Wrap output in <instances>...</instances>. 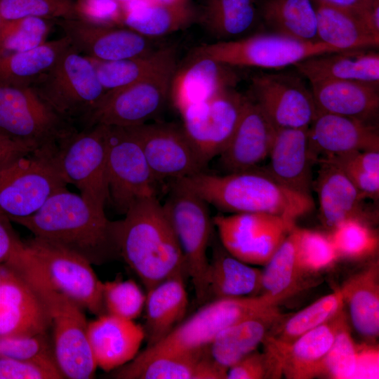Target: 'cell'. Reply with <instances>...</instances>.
Wrapping results in <instances>:
<instances>
[{
  "mask_svg": "<svg viewBox=\"0 0 379 379\" xmlns=\"http://www.w3.org/2000/svg\"><path fill=\"white\" fill-rule=\"evenodd\" d=\"M74 129L32 87L0 84V135L34 149L58 145Z\"/></svg>",
  "mask_w": 379,
  "mask_h": 379,
  "instance_id": "obj_9",
  "label": "cell"
},
{
  "mask_svg": "<svg viewBox=\"0 0 379 379\" xmlns=\"http://www.w3.org/2000/svg\"><path fill=\"white\" fill-rule=\"evenodd\" d=\"M309 144L317 161L359 150H379L375 124L318 112L307 128Z\"/></svg>",
  "mask_w": 379,
  "mask_h": 379,
  "instance_id": "obj_21",
  "label": "cell"
},
{
  "mask_svg": "<svg viewBox=\"0 0 379 379\" xmlns=\"http://www.w3.org/2000/svg\"><path fill=\"white\" fill-rule=\"evenodd\" d=\"M212 220L222 247L239 260L257 265L268 262L295 225V220L285 216L261 213L218 215Z\"/></svg>",
  "mask_w": 379,
  "mask_h": 379,
  "instance_id": "obj_14",
  "label": "cell"
},
{
  "mask_svg": "<svg viewBox=\"0 0 379 379\" xmlns=\"http://www.w3.org/2000/svg\"><path fill=\"white\" fill-rule=\"evenodd\" d=\"M77 0H0V17L4 22L27 17L53 20L77 19Z\"/></svg>",
  "mask_w": 379,
  "mask_h": 379,
  "instance_id": "obj_48",
  "label": "cell"
},
{
  "mask_svg": "<svg viewBox=\"0 0 379 379\" xmlns=\"http://www.w3.org/2000/svg\"><path fill=\"white\" fill-rule=\"evenodd\" d=\"M87 332L97 366L107 372L133 360L145 339L143 326L109 314L89 322Z\"/></svg>",
  "mask_w": 379,
  "mask_h": 379,
  "instance_id": "obj_27",
  "label": "cell"
},
{
  "mask_svg": "<svg viewBox=\"0 0 379 379\" xmlns=\"http://www.w3.org/2000/svg\"><path fill=\"white\" fill-rule=\"evenodd\" d=\"M278 308L262 295L208 301L168 335L143 350L149 354L189 352L206 348L223 330L238 321Z\"/></svg>",
  "mask_w": 379,
  "mask_h": 379,
  "instance_id": "obj_7",
  "label": "cell"
},
{
  "mask_svg": "<svg viewBox=\"0 0 379 379\" xmlns=\"http://www.w3.org/2000/svg\"><path fill=\"white\" fill-rule=\"evenodd\" d=\"M8 266L25 279L42 300L51 322L56 361L65 378H93L97 364L83 308L52 284L26 246Z\"/></svg>",
  "mask_w": 379,
  "mask_h": 379,
  "instance_id": "obj_4",
  "label": "cell"
},
{
  "mask_svg": "<svg viewBox=\"0 0 379 379\" xmlns=\"http://www.w3.org/2000/svg\"><path fill=\"white\" fill-rule=\"evenodd\" d=\"M293 66L310 82L350 80L379 84V54L373 49L313 55Z\"/></svg>",
  "mask_w": 379,
  "mask_h": 379,
  "instance_id": "obj_30",
  "label": "cell"
},
{
  "mask_svg": "<svg viewBox=\"0 0 379 379\" xmlns=\"http://www.w3.org/2000/svg\"><path fill=\"white\" fill-rule=\"evenodd\" d=\"M12 222L100 265L121 258V220L112 221L99 208L67 187L52 195L34 214Z\"/></svg>",
  "mask_w": 379,
  "mask_h": 379,
  "instance_id": "obj_1",
  "label": "cell"
},
{
  "mask_svg": "<svg viewBox=\"0 0 379 379\" xmlns=\"http://www.w3.org/2000/svg\"><path fill=\"white\" fill-rule=\"evenodd\" d=\"M11 220L0 214V264L7 265L25 248L11 224Z\"/></svg>",
  "mask_w": 379,
  "mask_h": 379,
  "instance_id": "obj_54",
  "label": "cell"
},
{
  "mask_svg": "<svg viewBox=\"0 0 379 379\" xmlns=\"http://www.w3.org/2000/svg\"><path fill=\"white\" fill-rule=\"evenodd\" d=\"M24 243L57 289L92 314L98 316L107 314L102 297L103 283L88 260L35 236Z\"/></svg>",
  "mask_w": 379,
  "mask_h": 379,
  "instance_id": "obj_15",
  "label": "cell"
},
{
  "mask_svg": "<svg viewBox=\"0 0 379 379\" xmlns=\"http://www.w3.org/2000/svg\"><path fill=\"white\" fill-rule=\"evenodd\" d=\"M208 205L196 194L173 183L163 204L181 248L188 277L199 303L208 301L207 249L213 225Z\"/></svg>",
  "mask_w": 379,
  "mask_h": 379,
  "instance_id": "obj_8",
  "label": "cell"
},
{
  "mask_svg": "<svg viewBox=\"0 0 379 379\" xmlns=\"http://www.w3.org/2000/svg\"><path fill=\"white\" fill-rule=\"evenodd\" d=\"M185 279L172 277L147 291L143 310L147 347L161 340L183 321L188 306Z\"/></svg>",
  "mask_w": 379,
  "mask_h": 379,
  "instance_id": "obj_32",
  "label": "cell"
},
{
  "mask_svg": "<svg viewBox=\"0 0 379 379\" xmlns=\"http://www.w3.org/2000/svg\"><path fill=\"white\" fill-rule=\"evenodd\" d=\"M347 320L344 310L323 324L301 335L288 345H277L267 337L264 346L278 357L282 375L288 379L318 377L322 361L343 324Z\"/></svg>",
  "mask_w": 379,
  "mask_h": 379,
  "instance_id": "obj_25",
  "label": "cell"
},
{
  "mask_svg": "<svg viewBox=\"0 0 379 379\" xmlns=\"http://www.w3.org/2000/svg\"><path fill=\"white\" fill-rule=\"evenodd\" d=\"M58 115L81 120L106 92L91 60L71 45L31 86Z\"/></svg>",
  "mask_w": 379,
  "mask_h": 379,
  "instance_id": "obj_6",
  "label": "cell"
},
{
  "mask_svg": "<svg viewBox=\"0 0 379 379\" xmlns=\"http://www.w3.org/2000/svg\"><path fill=\"white\" fill-rule=\"evenodd\" d=\"M307 128H277L266 170L286 186L311 194L312 168L317 162L310 147Z\"/></svg>",
  "mask_w": 379,
  "mask_h": 379,
  "instance_id": "obj_28",
  "label": "cell"
},
{
  "mask_svg": "<svg viewBox=\"0 0 379 379\" xmlns=\"http://www.w3.org/2000/svg\"><path fill=\"white\" fill-rule=\"evenodd\" d=\"M124 26L147 37L161 36L198 22L199 8L188 0L162 3L131 0L123 4Z\"/></svg>",
  "mask_w": 379,
  "mask_h": 379,
  "instance_id": "obj_31",
  "label": "cell"
},
{
  "mask_svg": "<svg viewBox=\"0 0 379 379\" xmlns=\"http://www.w3.org/2000/svg\"><path fill=\"white\" fill-rule=\"evenodd\" d=\"M208 204L232 213H261L296 220L314 206L311 194L295 191L258 166L215 175L204 171L172 180Z\"/></svg>",
  "mask_w": 379,
  "mask_h": 379,
  "instance_id": "obj_2",
  "label": "cell"
},
{
  "mask_svg": "<svg viewBox=\"0 0 379 379\" xmlns=\"http://www.w3.org/2000/svg\"><path fill=\"white\" fill-rule=\"evenodd\" d=\"M10 267L6 265L0 264V284L3 282L5 278L10 272Z\"/></svg>",
  "mask_w": 379,
  "mask_h": 379,
  "instance_id": "obj_58",
  "label": "cell"
},
{
  "mask_svg": "<svg viewBox=\"0 0 379 379\" xmlns=\"http://www.w3.org/2000/svg\"><path fill=\"white\" fill-rule=\"evenodd\" d=\"M260 15L272 33L302 41H319L313 0H265Z\"/></svg>",
  "mask_w": 379,
  "mask_h": 379,
  "instance_id": "obj_39",
  "label": "cell"
},
{
  "mask_svg": "<svg viewBox=\"0 0 379 379\" xmlns=\"http://www.w3.org/2000/svg\"><path fill=\"white\" fill-rule=\"evenodd\" d=\"M32 150L34 149L0 135V165L13 157Z\"/></svg>",
  "mask_w": 379,
  "mask_h": 379,
  "instance_id": "obj_57",
  "label": "cell"
},
{
  "mask_svg": "<svg viewBox=\"0 0 379 379\" xmlns=\"http://www.w3.org/2000/svg\"><path fill=\"white\" fill-rule=\"evenodd\" d=\"M325 159L332 161L343 171L364 199L373 201L378 199L379 175L368 173L337 157Z\"/></svg>",
  "mask_w": 379,
  "mask_h": 379,
  "instance_id": "obj_53",
  "label": "cell"
},
{
  "mask_svg": "<svg viewBox=\"0 0 379 379\" xmlns=\"http://www.w3.org/2000/svg\"><path fill=\"white\" fill-rule=\"evenodd\" d=\"M298 259L306 278L332 267L340 258L329 233L300 227Z\"/></svg>",
  "mask_w": 379,
  "mask_h": 379,
  "instance_id": "obj_45",
  "label": "cell"
},
{
  "mask_svg": "<svg viewBox=\"0 0 379 379\" xmlns=\"http://www.w3.org/2000/svg\"><path fill=\"white\" fill-rule=\"evenodd\" d=\"M55 20L27 17L4 22L0 33V55L30 50L45 43Z\"/></svg>",
  "mask_w": 379,
  "mask_h": 379,
  "instance_id": "obj_44",
  "label": "cell"
},
{
  "mask_svg": "<svg viewBox=\"0 0 379 379\" xmlns=\"http://www.w3.org/2000/svg\"><path fill=\"white\" fill-rule=\"evenodd\" d=\"M108 201L125 214L136 201L157 197L159 182L131 127L106 126Z\"/></svg>",
  "mask_w": 379,
  "mask_h": 379,
  "instance_id": "obj_11",
  "label": "cell"
},
{
  "mask_svg": "<svg viewBox=\"0 0 379 379\" xmlns=\"http://www.w3.org/2000/svg\"><path fill=\"white\" fill-rule=\"evenodd\" d=\"M378 375V349L372 345H359L358 364L354 378Z\"/></svg>",
  "mask_w": 379,
  "mask_h": 379,
  "instance_id": "obj_55",
  "label": "cell"
},
{
  "mask_svg": "<svg viewBox=\"0 0 379 379\" xmlns=\"http://www.w3.org/2000/svg\"><path fill=\"white\" fill-rule=\"evenodd\" d=\"M310 83L318 112L374 124L379 112V84L350 80Z\"/></svg>",
  "mask_w": 379,
  "mask_h": 379,
  "instance_id": "obj_29",
  "label": "cell"
},
{
  "mask_svg": "<svg viewBox=\"0 0 379 379\" xmlns=\"http://www.w3.org/2000/svg\"><path fill=\"white\" fill-rule=\"evenodd\" d=\"M60 371L25 361L0 358V379H62Z\"/></svg>",
  "mask_w": 379,
  "mask_h": 379,
  "instance_id": "obj_52",
  "label": "cell"
},
{
  "mask_svg": "<svg viewBox=\"0 0 379 379\" xmlns=\"http://www.w3.org/2000/svg\"><path fill=\"white\" fill-rule=\"evenodd\" d=\"M313 1L317 12V33L319 41L340 51L378 47L379 36L368 29L357 13Z\"/></svg>",
  "mask_w": 379,
  "mask_h": 379,
  "instance_id": "obj_36",
  "label": "cell"
},
{
  "mask_svg": "<svg viewBox=\"0 0 379 379\" xmlns=\"http://www.w3.org/2000/svg\"><path fill=\"white\" fill-rule=\"evenodd\" d=\"M246 98L247 95L230 88L180 113L185 133L206 163L219 156L228 145Z\"/></svg>",
  "mask_w": 379,
  "mask_h": 379,
  "instance_id": "obj_16",
  "label": "cell"
},
{
  "mask_svg": "<svg viewBox=\"0 0 379 379\" xmlns=\"http://www.w3.org/2000/svg\"><path fill=\"white\" fill-rule=\"evenodd\" d=\"M102 297L107 314L133 320L142 312L146 293L133 280L103 283Z\"/></svg>",
  "mask_w": 379,
  "mask_h": 379,
  "instance_id": "obj_49",
  "label": "cell"
},
{
  "mask_svg": "<svg viewBox=\"0 0 379 379\" xmlns=\"http://www.w3.org/2000/svg\"><path fill=\"white\" fill-rule=\"evenodd\" d=\"M4 21L0 17V33H1V29H2V27L4 25Z\"/></svg>",
  "mask_w": 379,
  "mask_h": 379,
  "instance_id": "obj_61",
  "label": "cell"
},
{
  "mask_svg": "<svg viewBox=\"0 0 379 379\" xmlns=\"http://www.w3.org/2000/svg\"><path fill=\"white\" fill-rule=\"evenodd\" d=\"M117 379H226V371L212 359L206 348L171 353L144 351L130 362L114 370Z\"/></svg>",
  "mask_w": 379,
  "mask_h": 379,
  "instance_id": "obj_20",
  "label": "cell"
},
{
  "mask_svg": "<svg viewBox=\"0 0 379 379\" xmlns=\"http://www.w3.org/2000/svg\"><path fill=\"white\" fill-rule=\"evenodd\" d=\"M56 160L67 184L97 208L108 201L106 126L76 128L58 143Z\"/></svg>",
  "mask_w": 379,
  "mask_h": 379,
  "instance_id": "obj_12",
  "label": "cell"
},
{
  "mask_svg": "<svg viewBox=\"0 0 379 379\" xmlns=\"http://www.w3.org/2000/svg\"><path fill=\"white\" fill-rule=\"evenodd\" d=\"M339 288L326 295L302 310L280 319L266 336L277 345H288L301 335L332 319L344 308Z\"/></svg>",
  "mask_w": 379,
  "mask_h": 379,
  "instance_id": "obj_42",
  "label": "cell"
},
{
  "mask_svg": "<svg viewBox=\"0 0 379 379\" xmlns=\"http://www.w3.org/2000/svg\"><path fill=\"white\" fill-rule=\"evenodd\" d=\"M278 308L237 322L221 331L208 345L215 364L226 371L262 343L282 318Z\"/></svg>",
  "mask_w": 379,
  "mask_h": 379,
  "instance_id": "obj_33",
  "label": "cell"
},
{
  "mask_svg": "<svg viewBox=\"0 0 379 379\" xmlns=\"http://www.w3.org/2000/svg\"><path fill=\"white\" fill-rule=\"evenodd\" d=\"M357 332L369 341L379 334V262L371 260L340 288Z\"/></svg>",
  "mask_w": 379,
  "mask_h": 379,
  "instance_id": "obj_34",
  "label": "cell"
},
{
  "mask_svg": "<svg viewBox=\"0 0 379 379\" xmlns=\"http://www.w3.org/2000/svg\"><path fill=\"white\" fill-rule=\"evenodd\" d=\"M176 63L132 84L106 91L81 121L95 125L129 127L146 124L163 109L169 96Z\"/></svg>",
  "mask_w": 379,
  "mask_h": 379,
  "instance_id": "obj_13",
  "label": "cell"
},
{
  "mask_svg": "<svg viewBox=\"0 0 379 379\" xmlns=\"http://www.w3.org/2000/svg\"><path fill=\"white\" fill-rule=\"evenodd\" d=\"M248 95L277 128H308L318 110L311 91L298 74L260 73Z\"/></svg>",
  "mask_w": 379,
  "mask_h": 379,
  "instance_id": "obj_17",
  "label": "cell"
},
{
  "mask_svg": "<svg viewBox=\"0 0 379 379\" xmlns=\"http://www.w3.org/2000/svg\"><path fill=\"white\" fill-rule=\"evenodd\" d=\"M299 234L300 227L295 225L262 270L259 295L277 306L304 286L305 277L298 259Z\"/></svg>",
  "mask_w": 379,
  "mask_h": 379,
  "instance_id": "obj_37",
  "label": "cell"
},
{
  "mask_svg": "<svg viewBox=\"0 0 379 379\" xmlns=\"http://www.w3.org/2000/svg\"><path fill=\"white\" fill-rule=\"evenodd\" d=\"M327 5L347 9L363 15L378 0H313Z\"/></svg>",
  "mask_w": 379,
  "mask_h": 379,
  "instance_id": "obj_56",
  "label": "cell"
},
{
  "mask_svg": "<svg viewBox=\"0 0 379 379\" xmlns=\"http://www.w3.org/2000/svg\"><path fill=\"white\" fill-rule=\"evenodd\" d=\"M157 1L162 3H174V2L181 1L183 0H157Z\"/></svg>",
  "mask_w": 379,
  "mask_h": 379,
  "instance_id": "obj_59",
  "label": "cell"
},
{
  "mask_svg": "<svg viewBox=\"0 0 379 379\" xmlns=\"http://www.w3.org/2000/svg\"><path fill=\"white\" fill-rule=\"evenodd\" d=\"M81 55L100 61L140 56L153 51L149 38L123 27H104L79 19L55 20Z\"/></svg>",
  "mask_w": 379,
  "mask_h": 379,
  "instance_id": "obj_19",
  "label": "cell"
},
{
  "mask_svg": "<svg viewBox=\"0 0 379 379\" xmlns=\"http://www.w3.org/2000/svg\"><path fill=\"white\" fill-rule=\"evenodd\" d=\"M69 46V39L63 36L30 50L0 55V84L31 87Z\"/></svg>",
  "mask_w": 379,
  "mask_h": 379,
  "instance_id": "obj_38",
  "label": "cell"
},
{
  "mask_svg": "<svg viewBox=\"0 0 379 379\" xmlns=\"http://www.w3.org/2000/svg\"><path fill=\"white\" fill-rule=\"evenodd\" d=\"M328 233L340 259L361 260L374 256L378 251V234L371 223L363 220H345Z\"/></svg>",
  "mask_w": 379,
  "mask_h": 379,
  "instance_id": "obj_43",
  "label": "cell"
},
{
  "mask_svg": "<svg viewBox=\"0 0 379 379\" xmlns=\"http://www.w3.org/2000/svg\"><path fill=\"white\" fill-rule=\"evenodd\" d=\"M262 270L229 253L222 245L213 246L207 272L208 301L258 295Z\"/></svg>",
  "mask_w": 379,
  "mask_h": 379,
  "instance_id": "obj_35",
  "label": "cell"
},
{
  "mask_svg": "<svg viewBox=\"0 0 379 379\" xmlns=\"http://www.w3.org/2000/svg\"><path fill=\"white\" fill-rule=\"evenodd\" d=\"M340 51L321 41H302L275 33H259L197 47L193 56L230 67L280 69L313 55Z\"/></svg>",
  "mask_w": 379,
  "mask_h": 379,
  "instance_id": "obj_10",
  "label": "cell"
},
{
  "mask_svg": "<svg viewBox=\"0 0 379 379\" xmlns=\"http://www.w3.org/2000/svg\"><path fill=\"white\" fill-rule=\"evenodd\" d=\"M359 345L352 337L347 320L339 328L321 365L318 377L331 379L354 378Z\"/></svg>",
  "mask_w": 379,
  "mask_h": 379,
  "instance_id": "obj_47",
  "label": "cell"
},
{
  "mask_svg": "<svg viewBox=\"0 0 379 379\" xmlns=\"http://www.w3.org/2000/svg\"><path fill=\"white\" fill-rule=\"evenodd\" d=\"M277 128L248 95L236 130L219 161L227 173L258 166L270 154Z\"/></svg>",
  "mask_w": 379,
  "mask_h": 379,
  "instance_id": "obj_23",
  "label": "cell"
},
{
  "mask_svg": "<svg viewBox=\"0 0 379 379\" xmlns=\"http://www.w3.org/2000/svg\"><path fill=\"white\" fill-rule=\"evenodd\" d=\"M124 215L120 227L121 258L146 291L172 277H188L178 241L157 197L138 200Z\"/></svg>",
  "mask_w": 379,
  "mask_h": 379,
  "instance_id": "obj_3",
  "label": "cell"
},
{
  "mask_svg": "<svg viewBox=\"0 0 379 379\" xmlns=\"http://www.w3.org/2000/svg\"><path fill=\"white\" fill-rule=\"evenodd\" d=\"M57 146L40 147L0 165V214L11 222L36 213L67 187L57 163Z\"/></svg>",
  "mask_w": 379,
  "mask_h": 379,
  "instance_id": "obj_5",
  "label": "cell"
},
{
  "mask_svg": "<svg viewBox=\"0 0 379 379\" xmlns=\"http://www.w3.org/2000/svg\"><path fill=\"white\" fill-rule=\"evenodd\" d=\"M77 19L104 27H123V4L114 0H77Z\"/></svg>",
  "mask_w": 379,
  "mask_h": 379,
  "instance_id": "obj_51",
  "label": "cell"
},
{
  "mask_svg": "<svg viewBox=\"0 0 379 379\" xmlns=\"http://www.w3.org/2000/svg\"><path fill=\"white\" fill-rule=\"evenodd\" d=\"M239 80L232 67L209 58L194 56L190 63L175 69L169 95L173 106L181 113L190 106L234 88Z\"/></svg>",
  "mask_w": 379,
  "mask_h": 379,
  "instance_id": "obj_26",
  "label": "cell"
},
{
  "mask_svg": "<svg viewBox=\"0 0 379 379\" xmlns=\"http://www.w3.org/2000/svg\"><path fill=\"white\" fill-rule=\"evenodd\" d=\"M255 0H205L199 8L198 22L222 41L235 39L256 20Z\"/></svg>",
  "mask_w": 379,
  "mask_h": 379,
  "instance_id": "obj_41",
  "label": "cell"
},
{
  "mask_svg": "<svg viewBox=\"0 0 379 379\" xmlns=\"http://www.w3.org/2000/svg\"><path fill=\"white\" fill-rule=\"evenodd\" d=\"M0 358L34 362L60 371L48 331L29 335L0 336Z\"/></svg>",
  "mask_w": 379,
  "mask_h": 379,
  "instance_id": "obj_46",
  "label": "cell"
},
{
  "mask_svg": "<svg viewBox=\"0 0 379 379\" xmlns=\"http://www.w3.org/2000/svg\"><path fill=\"white\" fill-rule=\"evenodd\" d=\"M10 270L0 284V336L49 331L51 319L40 297L25 279Z\"/></svg>",
  "mask_w": 379,
  "mask_h": 379,
  "instance_id": "obj_24",
  "label": "cell"
},
{
  "mask_svg": "<svg viewBox=\"0 0 379 379\" xmlns=\"http://www.w3.org/2000/svg\"><path fill=\"white\" fill-rule=\"evenodd\" d=\"M159 182L171 181L206 171L201 157L182 126L174 124H143L129 126Z\"/></svg>",
  "mask_w": 379,
  "mask_h": 379,
  "instance_id": "obj_18",
  "label": "cell"
},
{
  "mask_svg": "<svg viewBox=\"0 0 379 379\" xmlns=\"http://www.w3.org/2000/svg\"><path fill=\"white\" fill-rule=\"evenodd\" d=\"M315 181L320 218L329 230L340 222L357 218L372 224L377 216L343 171L331 160L323 159Z\"/></svg>",
  "mask_w": 379,
  "mask_h": 379,
  "instance_id": "obj_22",
  "label": "cell"
},
{
  "mask_svg": "<svg viewBox=\"0 0 379 379\" xmlns=\"http://www.w3.org/2000/svg\"><path fill=\"white\" fill-rule=\"evenodd\" d=\"M255 350L230 367L226 379L280 378L282 373L277 355L269 347Z\"/></svg>",
  "mask_w": 379,
  "mask_h": 379,
  "instance_id": "obj_50",
  "label": "cell"
},
{
  "mask_svg": "<svg viewBox=\"0 0 379 379\" xmlns=\"http://www.w3.org/2000/svg\"><path fill=\"white\" fill-rule=\"evenodd\" d=\"M105 91L139 81L152 74L176 63L173 46L153 50L147 54L119 60L100 61L89 58Z\"/></svg>",
  "mask_w": 379,
  "mask_h": 379,
  "instance_id": "obj_40",
  "label": "cell"
},
{
  "mask_svg": "<svg viewBox=\"0 0 379 379\" xmlns=\"http://www.w3.org/2000/svg\"><path fill=\"white\" fill-rule=\"evenodd\" d=\"M114 1H117V2H119V3L122 4H124L128 2V1H131V0H114Z\"/></svg>",
  "mask_w": 379,
  "mask_h": 379,
  "instance_id": "obj_60",
  "label": "cell"
}]
</instances>
